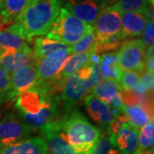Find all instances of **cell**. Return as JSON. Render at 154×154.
<instances>
[{
  "mask_svg": "<svg viewBox=\"0 0 154 154\" xmlns=\"http://www.w3.org/2000/svg\"><path fill=\"white\" fill-rule=\"evenodd\" d=\"M90 154H122L114 146L110 140V134H100L99 140L96 143Z\"/></svg>",
  "mask_w": 154,
  "mask_h": 154,
  "instance_id": "f546056e",
  "label": "cell"
},
{
  "mask_svg": "<svg viewBox=\"0 0 154 154\" xmlns=\"http://www.w3.org/2000/svg\"><path fill=\"white\" fill-rule=\"evenodd\" d=\"M2 54H3V51L0 49V57H1V56H2Z\"/></svg>",
  "mask_w": 154,
  "mask_h": 154,
  "instance_id": "74e56055",
  "label": "cell"
},
{
  "mask_svg": "<svg viewBox=\"0 0 154 154\" xmlns=\"http://www.w3.org/2000/svg\"><path fill=\"white\" fill-rule=\"evenodd\" d=\"M107 4L101 0H67L64 9L82 22L94 26L100 11Z\"/></svg>",
  "mask_w": 154,
  "mask_h": 154,
  "instance_id": "8fae6325",
  "label": "cell"
},
{
  "mask_svg": "<svg viewBox=\"0 0 154 154\" xmlns=\"http://www.w3.org/2000/svg\"><path fill=\"white\" fill-rule=\"evenodd\" d=\"M86 81L79 76L76 73L65 79L61 90V100L66 113L73 111L82 99L88 94Z\"/></svg>",
  "mask_w": 154,
  "mask_h": 154,
  "instance_id": "ba28073f",
  "label": "cell"
},
{
  "mask_svg": "<svg viewBox=\"0 0 154 154\" xmlns=\"http://www.w3.org/2000/svg\"><path fill=\"white\" fill-rule=\"evenodd\" d=\"M47 146L43 138H28L22 142L0 149V154H47Z\"/></svg>",
  "mask_w": 154,
  "mask_h": 154,
  "instance_id": "d6986e66",
  "label": "cell"
},
{
  "mask_svg": "<svg viewBox=\"0 0 154 154\" xmlns=\"http://www.w3.org/2000/svg\"><path fill=\"white\" fill-rule=\"evenodd\" d=\"M102 2H104V3H105V4H107L108 2H114V1H116V0H101Z\"/></svg>",
  "mask_w": 154,
  "mask_h": 154,
  "instance_id": "8d00e7d4",
  "label": "cell"
},
{
  "mask_svg": "<svg viewBox=\"0 0 154 154\" xmlns=\"http://www.w3.org/2000/svg\"><path fill=\"white\" fill-rule=\"evenodd\" d=\"M99 66L103 79H112L119 83L122 71L117 64L116 52L103 54Z\"/></svg>",
  "mask_w": 154,
  "mask_h": 154,
  "instance_id": "7402d4cb",
  "label": "cell"
},
{
  "mask_svg": "<svg viewBox=\"0 0 154 154\" xmlns=\"http://www.w3.org/2000/svg\"><path fill=\"white\" fill-rule=\"evenodd\" d=\"M127 123H129V119L128 116L125 112H122L121 114L116 116L114 120L110 122V124L108 126L109 128V134L112 135L117 134V133L120 131L123 125Z\"/></svg>",
  "mask_w": 154,
  "mask_h": 154,
  "instance_id": "1f68e13d",
  "label": "cell"
},
{
  "mask_svg": "<svg viewBox=\"0 0 154 154\" xmlns=\"http://www.w3.org/2000/svg\"><path fill=\"white\" fill-rule=\"evenodd\" d=\"M38 80L36 62L20 68L11 75L10 88L5 94L6 100H16L20 94L33 88Z\"/></svg>",
  "mask_w": 154,
  "mask_h": 154,
  "instance_id": "52a82bcc",
  "label": "cell"
},
{
  "mask_svg": "<svg viewBox=\"0 0 154 154\" xmlns=\"http://www.w3.org/2000/svg\"><path fill=\"white\" fill-rule=\"evenodd\" d=\"M62 0H29L18 23L31 42L34 36L46 35L61 10Z\"/></svg>",
  "mask_w": 154,
  "mask_h": 154,
  "instance_id": "7a4b0ae2",
  "label": "cell"
},
{
  "mask_svg": "<svg viewBox=\"0 0 154 154\" xmlns=\"http://www.w3.org/2000/svg\"><path fill=\"white\" fill-rule=\"evenodd\" d=\"M47 154H49V153H47Z\"/></svg>",
  "mask_w": 154,
  "mask_h": 154,
  "instance_id": "ab89813d",
  "label": "cell"
},
{
  "mask_svg": "<svg viewBox=\"0 0 154 154\" xmlns=\"http://www.w3.org/2000/svg\"><path fill=\"white\" fill-rule=\"evenodd\" d=\"M84 103L88 115L100 126H109L116 117L111 107L93 94L87 95Z\"/></svg>",
  "mask_w": 154,
  "mask_h": 154,
  "instance_id": "4fadbf2b",
  "label": "cell"
},
{
  "mask_svg": "<svg viewBox=\"0 0 154 154\" xmlns=\"http://www.w3.org/2000/svg\"><path fill=\"white\" fill-rule=\"evenodd\" d=\"M148 21L143 13L128 12L122 14V33L123 37L127 38L140 36Z\"/></svg>",
  "mask_w": 154,
  "mask_h": 154,
  "instance_id": "ac0fdd59",
  "label": "cell"
},
{
  "mask_svg": "<svg viewBox=\"0 0 154 154\" xmlns=\"http://www.w3.org/2000/svg\"><path fill=\"white\" fill-rule=\"evenodd\" d=\"M45 95L41 94L35 88H31L23 92L16 100V108L18 111L31 115L38 114L40 110Z\"/></svg>",
  "mask_w": 154,
  "mask_h": 154,
  "instance_id": "ffe728a7",
  "label": "cell"
},
{
  "mask_svg": "<svg viewBox=\"0 0 154 154\" xmlns=\"http://www.w3.org/2000/svg\"><path fill=\"white\" fill-rule=\"evenodd\" d=\"M138 129L127 123L122 126L117 134H109L112 145L122 153L133 154L138 148Z\"/></svg>",
  "mask_w": 154,
  "mask_h": 154,
  "instance_id": "2e32d148",
  "label": "cell"
},
{
  "mask_svg": "<svg viewBox=\"0 0 154 154\" xmlns=\"http://www.w3.org/2000/svg\"><path fill=\"white\" fill-rule=\"evenodd\" d=\"M96 38L122 33L121 14L112 10L110 5L105 6L100 11L94 24Z\"/></svg>",
  "mask_w": 154,
  "mask_h": 154,
  "instance_id": "7c38bea8",
  "label": "cell"
},
{
  "mask_svg": "<svg viewBox=\"0 0 154 154\" xmlns=\"http://www.w3.org/2000/svg\"><path fill=\"white\" fill-rule=\"evenodd\" d=\"M54 123V122H53ZM53 123L44 128L40 130L44 136L46 143L47 151L49 154H86L78 152L75 149L72 147L69 144L64 141L57 134ZM91 152L87 154H90Z\"/></svg>",
  "mask_w": 154,
  "mask_h": 154,
  "instance_id": "e0dca14e",
  "label": "cell"
},
{
  "mask_svg": "<svg viewBox=\"0 0 154 154\" xmlns=\"http://www.w3.org/2000/svg\"><path fill=\"white\" fill-rule=\"evenodd\" d=\"M26 34L18 23L0 30V49L3 51L17 52L27 45Z\"/></svg>",
  "mask_w": 154,
  "mask_h": 154,
  "instance_id": "5bb4252c",
  "label": "cell"
},
{
  "mask_svg": "<svg viewBox=\"0 0 154 154\" xmlns=\"http://www.w3.org/2000/svg\"><path fill=\"white\" fill-rule=\"evenodd\" d=\"M153 74L149 73L146 69L140 74V84L145 89L146 92H152V90H153Z\"/></svg>",
  "mask_w": 154,
  "mask_h": 154,
  "instance_id": "e575fe53",
  "label": "cell"
},
{
  "mask_svg": "<svg viewBox=\"0 0 154 154\" xmlns=\"http://www.w3.org/2000/svg\"><path fill=\"white\" fill-rule=\"evenodd\" d=\"M96 39L97 43L94 48V53L100 55L102 53H105L110 51H116L120 48L122 41L125 40V38L123 37L122 33H120Z\"/></svg>",
  "mask_w": 154,
  "mask_h": 154,
  "instance_id": "4316f807",
  "label": "cell"
},
{
  "mask_svg": "<svg viewBox=\"0 0 154 154\" xmlns=\"http://www.w3.org/2000/svg\"><path fill=\"white\" fill-rule=\"evenodd\" d=\"M71 55L69 47L59 50L36 62L38 80L37 82H44L55 78L65 65L68 58Z\"/></svg>",
  "mask_w": 154,
  "mask_h": 154,
  "instance_id": "30bf717a",
  "label": "cell"
},
{
  "mask_svg": "<svg viewBox=\"0 0 154 154\" xmlns=\"http://www.w3.org/2000/svg\"><path fill=\"white\" fill-rule=\"evenodd\" d=\"M93 30L94 26L82 22L66 9L61 8L55 22L46 33V38L70 46L76 43L86 33Z\"/></svg>",
  "mask_w": 154,
  "mask_h": 154,
  "instance_id": "3957f363",
  "label": "cell"
},
{
  "mask_svg": "<svg viewBox=\"0 0 154 154\" xmlns=\"http://www.w3.org/2000/svg\"><path fill=\"white\" fill-rule=\"evenodd\" d=\"M140 74L137 71H122L120 78V87L122 90H135L140 85Z\"/></svg>",
  "mask_w": 154,
  "mask_h": 154,
  "instance_id": "4dcf8cb0",
  "label": "cell"
},
{
  "mask_svg": "<svg viewBox=\"0 0 154 154\" xmlns=\"http://www.w3.org/2000/svg\"><path fill=\"white\" fill-rule=\"evenodd\" d=\"M11 76L0 66V105L5 99V94L10 88Z\"/></svg>",
  "mask_w": 154,
  "mask_h": 154,
  "instance_id": "836d02e7",
  "label": "cell"
},
{
  "mask_svg": "<svg viewBox=\"0 0 154 154\" xmlns=\"http://www.w3.org/2000/svg\"><path fill=\"white\" fill-rule=\"evenodd\" d=\"M140 40L146 47L148 48L149 46L153 45L154 38V22L153 20H149L146 22V26L143 29V32L141 33Z\"/></svg>",
  "mask_w": 154,
  "mask_h": 154,
  "instance_id": "d6a6232c",
  "label": "cell"
},
{
  "mask_svg": "<svg viewBox=\"0 0 154 154\" xmlns=\"http://www.w3.org/2000/svg\"><path fill=\"white\" fill-rule=\"evenodd\" d=\"M94 51H87L81 54L70 55L68 58L65 65L62 69L60 73L57 75L58 76L65 78L76 73L78 70L82 69L83 67L87 66L90 63L91 55Z\"/></svg>",
  "mask_w": 154,
  "mask_h": 154,
  "instance_id": "d4e9b609",
  "label": "cell"
},
{
  "mask_svg": "<svg viewBox=\"0 0 154 154\" xmlns=\"http://www.w3.org/2000/svg\"><path fill=\"white\" fill-rule=\"evenodd\" d=\"M67 47L69 46L54 39H51L42 36L38 37L34 39V49L33 51L34 62L40 60L45 57L59 50L66 49Z\"/></svg>",
  "mask_w": 154,
  "mask_h": 154,
  "instance_id": "603a6c76",
  "label": "cell"
},
{
  "mask_svg": "<svg viewBox=\"0 0 154 154\" xmlns=\"http://www.w3.org/2000/svg\"><path fill=\"white\" fill-rule=\"evenodd\" d=\"M93 95L111 107L116 116L123 112L124 104L120 84L112 79H102L93 88Z\"/></svg>",
  "mask_w": 154,
  "mask_h": 154,
  "instance_id": "9c48e42d",
  "label": "cell"
},
{
  "mask_svg": "<svg viewBox=\"0 0 154 154\" xmlns=\"http://www.w3.org/2000/svg\"><path fill=\"white\" fill-rule=\"evenodd\" d=\"M58 105L59 99L56 96H45L43 102V105L38 114L31 115L28 113H24L18 111V116L22 119V122L28 126L31 130H38L40 131L44 128L50 124L55 122L59 118L58 115Z\"/></svg>",
  "mask_w": 154,
  "mask_h": 154,
  "instance_id": "8992f818",
  "label": "cell"
},
{
  "mask_svg": "<svg viewBox=\"0 0 154 154\" xmlns=\"http://www.w3.org/2000/svg\"><path fill=\"white\" fill-rule=\"evenodd\" d=\"M150 1H151L152 3H153V4H154V0H150Z\"/></svg>",
  "mask_w": 154,
  "mask_h": 154,
  "instance_id": "f35d334b",
  "label": "cell"
},
{
  "mask_svg": "<svg viewBox=\"0 0 154 154\" xmlns=\"http://www.w3.org/2000/svg\"><path fill=\"white\" fill-rule=\"evenodd\" d=\"M5 0H0V12L2 11L3 8H4V5H5Z\"/></svg>",
  "mask_w": 154,
  "mask_h": 154,
  "instance_id": "d590c367",
  "label": "cell"
},
{
  "mask_svg": "<svg viewBox=\"0 0 154 154\" xmlns=\"http://www.w3.org/2000/svg\"><path fill=\"white\" fill-rule=\"evenodd\" d=\"M125 112L129 119V124L136 129L142 128L150 122H153V113L149 111L142 105L124 106Z\"/></svg>",
  "mask_w": 154,
  "mask_h": 154,
  "instance_id": "44dd1931",
  "label": "cell"
},
{
  "mask_svg": "<svg viewBox=\"0 0 154 154\" xmlns=\"http://www.w3.org/2000/svg\"><path fill=\"white\" fill-rule=\"evenodd\" d=\"M154 124L150 122L140 128L138 132V150L153 148Z\"/></svg>",
  "mask_w": 154,
  "mask_h": 154,
  "instance_id": "f1b7e54d",
  "label": "cell"
},
{
  "mask_svg": "<svg viewBox=\"0 0 154 154\" xmlns=\"http://www.w3.org/2000/svg\"><path fill=\"white\" fill-rule=\"evenodd\" d=\"M146 47L140 38L123 40L117 54V64L122 71H137L140 74L146 69Z\"/></svg>",
  "mask_w": 154,
  "mask_h": 154,
  "instance_id": "277c9868",
  "label": "cell"
},
{
  "mask_svg": "<svg viewBox=\"0 0 154 154\" xmlns=\"http://www.w3.org/2000/svg\"><path fill=\"white\" fill-rule=\"evenodd\" d=\"M29 0H5V5L0 16L7 27L18 22V19L22 15Z\"/></svg>",
  "mask_w": 154,
  "mask_h": 154,
  "instance_id": "cb8c5ba5",
  "label": "cell"
},
{
  "mask_svg": "<svg viewBox=\"0 0 154 154\" xmlns=\"http://www.w3.org/2000/svg\"><path fill=\"white\" fill-rule=\"evenodd\" d=\"M32 132L15 112L0 115V149L22 142L28 139Z\"/></svg>",
  "mask_w": 154,
  "mask_h": 154,
  "instance_id": "5b68a950",
  "label": "cell"
},
{
  "mask_svg": "<svg viewBox=\"0 0 154 154\" xmlns=\"http://www.w3.org/2000/svg\"><path fill=\"white\" fill-rule=\"evenodd\" d=\"M34 62L33 50L27 45L17 52L3 51L0 57V66L10 75L20 68Z\"/></svg>",
  "mask_w": 154,
  "mask_h": 154,
  "instance_id": "9a60e30c",
  "label": "cell"
},
{
  "mask_svg": "<svg viewBox=\"0 0 154 154\" xmlns=\"http://www.w3.org/2000/svg\"><path fill=\"white\" fill-rule=\"evenodd\" d=\"M64 141L81 153L92 152L100 136V131L78 110H73L53 123Z\"/></svg>",
  "mask_w": 154,
  "mask_h": 154,
  "instance_id": "6da1fadb",
  "label": "cell"
},
{
  "mask_svg": "<svg viewBox=\"0 0 154 154\" xmlns=\"http://www.w3.org/2000/svg\"><path fill=\"white\" fill-rule=\"evenodd\" d=\"M97 39L94 30L87 33L84 36L80 38L76 43L72 45L69 47L71 55L81 54L87 51H94L96 46Z\"/></svg>",
  "mask_w": 154,
  "mask_h": 154,
  "instance_id": "83f0119b",
  "label": "cell"
},
{
  "mask_svg": "<svg viewBox=\"0 0 154 154\" xmlns=\"http://www.w3.org/2000/svg\"><path fill=\"white\" fill-rule=\"evenodd\" d=\"M151 5H153L150 0H118L110 7L120 14L128 12L143 13Z\"/></svg>",
  "mask_w": 154,
  "mask_h": 154,
  "instance_id": "484cf974",
  "label": "cell"
}]
</instances>
